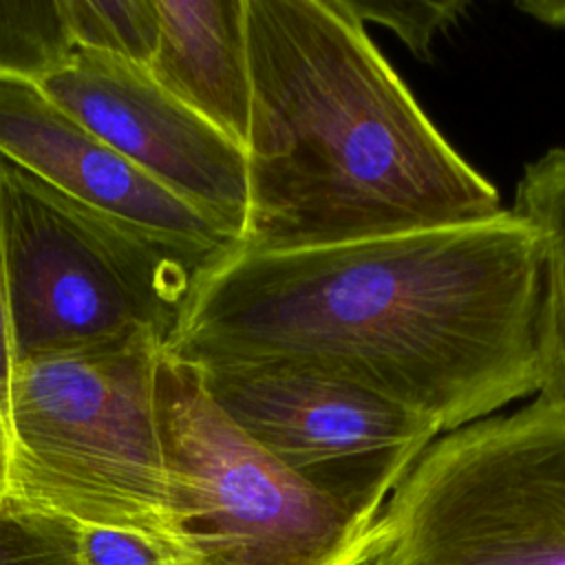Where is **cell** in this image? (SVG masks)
<instances>
[{"mask_svg": "<svg viewBox=\"0 0 565 565\" xmlns=\"http://www.w3.org/2000/svg\"><path fill=\"white\" fill-rule=\"evenodd\" d=\"M541 300L543 245L512 210L331 247H234L196 276L166 353L329 375L444 435L536 395Z\"/></svg>", "mask_w": 565, "mask_h": 565, "instance_id": "obj_1", "label": "cell"}, {"mask_svg": "<svg viewBox=\"0 0 565 565\" xmlns=\"http://www.w3.org/2000/svg\"><path fill=\"white\" fill-rule=\"evenodd\" d=\"M245 252L486 221L499 190L437 130L342 0H247Z\"/></svg>", "mask_w": 565, "mask_h": 565, "instance_id": "obj_2", "label": "cell"}, {"mask_svg": "<svg viewBox=\"0 0 565 565\" xmlns=\"http://www.w3.org/2000/svg\"><path fill=\"white\" fill-rule=\"evenodd\" d=\"M163 351L157 335L135 333L15 362L9 501L177 543L157 413Z\"/></svg>", "mask_w": 565, "mask_h": 565, "instance_id": "obj_3", "label": "cell"}, {"mask_svg": "<svg viewBox=\"0 0 565 565\" xmlns=\"http://www.w3.org/2000/svg\"><path fill=\"white\" fill-rule=\"evenodd\" d=\"M15 362L152 333L166 347L214 258L88 207L0 154Z\"/></svg>", "mask_w": 565, "mask_h": 565, "instance_id": "obj_4", "label": "cell"}, {"mask_svg": "<svg viewBox=\"0 0 565 565\" xmlns=\"http://www.w3.org/2000/svg\"><path fill=\"white\" fill-rule=\"evenodd\" d=\"M157 413L174 534L192 565H369L380 516L278 461L212 399L199 366L166 351Z\"/></svg>", "mask_w": 565, "mask_h": 565, "instance_id": "obj_5", "label": "cell"}, {"mask_svg": "<svg viewBox=\"0 0 565 565\" xmlns=\"http://www.w3.org/2000/svg\"><path fill=\"white\" fill-rule=\"evenodd\" d=\"M369 565H565V411L439 435L384 503Z\"/></svg>", "mask_w": 565, "mask_h": 565, "instance_id": "obj_6", "label": "cell"}, {"mask_svg": "<svg viewBox=\"0 0 565 565\" xmlns=\"http://www.w3.org/2000/svg\"><path fill=\"white\" fill-rule=\"evenodd\" d=\"M212 399L265 450L347 508L377 519L441 435L362 386L282 364L199 366Z\"/></svg>", "mask_w": 565, "mask_h": 565, "instance_id": "obj_7", "label": "cell"}, {"mask_svg": "<svg viewBox=\"0 0 565 565\" xmlns=\"http://www.w3.org/2000/svg\"><path fill=\"white\" fill-rule=\"evenodd\" d=\"M40 88L79 124L238 245L249 216L247 154L146 66L73 46Z\"/></svg>", "mask_w": 565, "mask_h": 565, "instance_id": "obj_8", "label": "cell"}, {"mask_svg": "<svg viewBox=\"0 0 565 565\" xmlns=\"http://www.w3.org/2000/svg\"><path fill=\"white\" fill-rule=\"evenodd\" d=\"M0 154L62 194L185 252L218 258L236 241L60 108L33 79L0 77Z\"/></svg>", "mask_w": 565, "mask_h": 565, "instance_id": "obj_9", "label": "cell"}, {"mask_svg": "<svg viewBox=\"0 0 565 565\" xmlns=\"http://www.w3.org/2000/svg\"><path fill=\"white\" fill-rule=\"evenodd\" d=\"M247 0H157L159 44L150 75L238 148L252 124Z\"/></svg>", "mask_w": 565, "mask_h": 565, "instance_id": "obj_10", "label": "cell"}, {"mask_svg": "<svg viewBox=\"0 0 565 565\" xmlns=\"http://www.w3.org/2000/svg\"><path fill=\"white\" fill-rule=\"evenodd\" d=\"M512 212L543 245L541 382L534 402L565 411V148L525 163Z\"/></svg>", "mask_w": 565, "mask_h": 565, "instance_id": "obj_11", "label": "cell"}, {"mask_svg": "<svg viewBox=\"0 0 565 565\" xmlns=\"http://www.w3.org/2000/svg\"><path fill=\"white\" fill-rule=\"evenodd\" d=\"M73 46L150 66L159 44L157 0H60Z\"/></svg>", "mask_w": 565, "mask_h": 565, "instance_id": "obj_12", "label": "cell"}, {"mask_svg": "<svg viewBox=\"0 0 565 565\" xmlns=\"http://www.w3.org/2000/svg\"><path fill=\"white\" fill-rule=\"evenodd\" d=\"M71 49L60 0H0V77L40 82Z\"/></svg>", "mask_w": 565, "mask_h": 565, "instance_id": "obj_13", "label": "cell"}, {"mask_svg": "<svg viewBox=\"0 0 565 565\" xmlns=\"http://www.w3.org/2000/svg\"><path fill=\"white\" fill-rule=\"evenodd\" d=\"M0 565H82V525L7 499L0 505Z\"/></svg>", "mask_w": 565, "mask_h": 565, "instance_id": "obj_14", "label": "cell"}, {"mask_svg": "<svg viewBox=\"0 0 565 565\" xmlns=\"http://www.w3.org/2000/svg\"><path fill=\"white\" fill-rule=\"evenodd\" d=\"M362 22L393 31L417 60H430L433 42L470 9L466 0H342Z\"/></svg>", "mask_w": 565, "mask_h": 565, "instance_id": "obj_15", "label": "cell"}, {"mask_svg": "<svg viewBox=\"0 0 565 565\" xmlns=\"http://www.w3.org/2000/svg\"><path fill=\"white\" fill-rule=\"evenodd\" d=\"M82 565H192L177 545L141 532L82 525Z\"/></svg>", "mask_w": 565, "mask_h": 565, "instance_id": "obj_16", "label": "cell"}, {"mask_svg": "<svg viewBox=\"0 0 565 565\" xmlns=\"http://www.w3.org/2000/svg\"><path fill=\"white\" fill-rule=\"evenodd\" d=\"M15 364L13 351V320H11V291H9V271H7V256L0 234V406L7 415L9 404V384Z\"/></svg>", "mask_w": 565, "mask_h": 565, "instance_id": "obj_17", "label": "cell"}, {"mask_svg": "<svg viewBox=\"0 0 565 565\" xmlns=\"http://www.w3.org/2000/svg\"><path fill=\"white\" fill-rule=\"evenodd\" d=\"M516 9L547 26L565 29V0H525L516 2Z\"/></svg>", "mask_w": 565, "mask_h": 565, "instance_id": "obj_18", "label": "cell"}, {"mask_svg": "<svg viewBox=\"0 0 565 565\" xmlns=\"http://www.w3.org/2000/svg\"><path fill=\"white\" fill-rule=\"evenodd\" d=\"M9 470H11V439L7 415L0 406V505L9 499Z\"/></svg>", "mask_w": 565, "mask_h": 565, "instance_id": "obj_19", "label": "cell"}]
</instances>
